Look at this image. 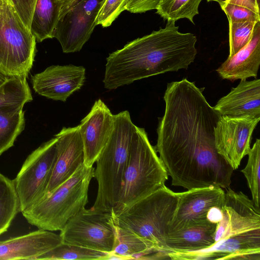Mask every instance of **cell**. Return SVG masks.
<instances>
[{"label":"cell","mask_w":260,"mask_h":260,"mask_svg":"<svg viewBox=\"0 0 260 260\" xmlns=\"http://www.w3.org/2000/svg\"><path fill=\"white\" fill-rule=\"evenodd\" d=\"M221 208L214 207L211 208L208 212L207 218L211 222L217 223L222 218Z\"/></svg>","instance_id":"obj_35"},{"label":"cell","mask_w":260,"mask_h":260,"mask_svg":"<svg viewBox=\"0 0 260 260\" xmlns=\"http://www.w3.org/2000/svg\"><path fill=\"white\" fill-rule=\"evenodd\" d=\"M127 0H105L97 18V24L106 27L110 26L123 11Z\"/></svg>","instance_id":"obj_32"},{"label":"cell","mask_w":260,"mask_h":260,"mask_svg":"<svg viewBox=\"0 0 260 260\" xmlns=\"http://www.w3.org/2000/svg\"><path fill=\"white\" fill-rule=\"evenodd\" d=\"M186 78L168 83L155 146L172 185L187 190L230 187L234 170L217 152L214 129L221 117Z\"/></svg>","instance_id":"obj_1"},{"label":"cell","mask_w":260,"mask_h":260,"mask_svg":"<svg viewBox=\"0 0 260 260\" xmlns=\"http://www.w3.org/2000/svg\"><path fill=\"white\" fill-rule=\"evenodd\" d=\"M20 212L14 180L0 173V236L7 231Z\"/></svg>","instance_id":"obj_25"},{"label":"cell","mask_w":260,"mask_h":260,"mask_svg":"<svg viewBox=\"0 0 260 260\" xmlns=\"http://www.w3.org/2000/svg\"><path fill=\"white\" fill-rule=\"evenodd\" d=\"M114 115L113 131L95 161L93 177L98 182V187L92 207L107 212L114 209L118 200L135 126L128 111Z\"/></svg>","instance_id":"obj_4"},{"label":"cell","mask_w":260,"mask_h":260,"mask_svg":"<svg viewBox=\"0 0 260 260\" xmlns=\"http://www.w3.org/2000/svg\"><path fill=\"white\" fill-rule=\"evenodd\" d=\"M110 257V254L105 252L63 242L37 259L104 260L109 259Z\"/></svg>","instance_id":"obj_26"},{"label":"cell","mask_w":260,"mask_h":260,"mask_svg":"<svg viewBox=\"0 0 260 260\" xmlns=\"http://www.w3.org/2000/svg\"><path fill=\"white\" fill-rule=\"evenodd\" d=\"M85 81V69L72 64L54 65L31 76L35 91L55 101L66 102L80 89Z\"/></svg>","instance_id":"obj_16"},{"label":"cell","mask_w":260,"mask_h":260,"mask_svg":"<svg viewBox=\"0 0 260 260\" xmlns=\"http://www.w3.org/2000/svg\"><path fill=\"white\" fill-rule=\"evenodd\" d=\"M260 64V21H257L249 43L217 69L223 79L234 81L256 77Z\"/></svg>","instance_id":"obj_20"},{"label":"cell","mask_w":260,"mask_h":260,"mask_svg":"<svg viewBox=\"0 0 260 260\" xmlns=\"http://www.w3.org/2000/svg\"><path fill=\"white\" fill-rule=\"evenodd\" d=\"M55 136L57 137L56 160L49 183L41 200L68 180L84 164L83 145L78 126L63 127Z\"/></svg>","instance_id":"obj_17"},{"label":"cell","mask_w":260,"mask_h":260,"mask_svg":"<svg viewBox=\"0 0 260 260\" xmlns=\"http://www.w3.org/2000/svg\"><path fill=\"white\" fill-rule=\"evenodd\" d=\"M175 22L137 38L106 58L104 87L113 90L135 81L187 69L197 54V37L179 31Z\"/></svg>","instance_id":"obj_2"},{"label":"cell","mask_w":260,"mask_h":260,"mask_svg":"<svg viewBox=\"0 0 260 260\" xmlns=\"http://www.w3.org/2000/svg\"><path fill=\"white\" fill-rule=\"evenodd\" d=\"M82 0H60L61 10L59 19Z\"/></svg>","instance_id":"obj_36"},{"label":"cell","mask_w":260,"mask_h":260,"mask_svg":"<svg viewBox=\"0 0 260 260\" xmlns=\"http://www.w3.org/2000/svg\"><path fill=\"white\" fill-rule=\"evenodd\" d=\"M23 109L0 113V156L14 145L25 125Z\"/></svg>","instance_id":"obj_28"},{"label":"cell","mask_w":260,"mask_h":260,"mask_svg":"<svg viewBox=\"0 0 260 260\" xmlns=\"http://www.w3.org/2000/svg\"><path fill=\"white\" fill-rule=\"evenodd\" d=\"M248 159L245 167L241 170L245 176L250 190L252 202L259 208L260 180V140L256 139L248 154Z\"/></svg>","instance_id":"obj_29"},{"label":"cell","mask_w":260,"mask_h":260,"mask_svg":"<svg viewBox=\"0 0 260 260\" xmlns=\"http://www.w3.org/2000/svg\"><path fill=\"white\" fill-rule=\"evenodd\" d=\"M94 171L93 167L82 165L47 197L22 212L23 216L38 229L61 231L88 203V188Z\"/></svg>","instance_id":"obj_6"},{"label":"cell","mask_w":260,"mask_h":260,"mask_svg":"<svg viewBox=\"0 0 260 260\" xmlns=\"http://www.w3.org/2000/svg\"><path fill=\"white\" fill-rule=\"evenodd\" d=\"M57 141L55 136L32 151L13 180L20 212L37 203L44 196L56 160Z\"/></svg>","instance_id":"obj_8"},{"label":"cell","mask_w":260,"mask_h":260,"mask_svg":"<svg viewBox=\"0 0 260 260\" xmlns=\"http://www.w3.org/2000/svg\"><path fill=\"white\" fill-rule=\"evenodd\" d=\"M60 10V0H37L30 28L37 42L53 38Z\"/></svg>","instance_id":"obj_23"},{"label":"cell","mask_w":260,"mask_h":260,"mask_svg":"<svg viewBox=\"0 0 260 260\" xmlns=\"http://www.w3.org/2000/svg\"><path fill=\"white\" fill-rule=\"evenodd\" d=\"M213 108L221 116L260 118V80H241Z\"/></svg>","instance_id":"obj_19"},{"label":"cell","mask_w":260,"mask_h":260,"mask_svg":"<svg viewBox=\"0 0 260 260\" xmlns=\"http://www.w3.org/2000/svg\"><path fill=\"white\" fill-rule=\"evenodd\" d=\"M9 1L14 6L24 24L30 29L37 0H9Z\"/></svg>","instance_id":"obj_33"},{"label":"cell","mask_w":260,"mask_h":260,"mask_svg":"<svg viewBox=\"0 0 260 260\" xmlns=\"http://www.w3.org/2000/svg\"><path fill=\"white\" fill-rule=\"evenodd\" d=\"M260 118L221 116L214 129L217 152L235 170L250 149L253 132Z\"/></svg>","instance_id":"obj_12"},{"label":"cell","mask_w":260,"mask_h":260,"mask_svg":"<svg viewBox=\"0 0 260 260\" xmlns=\"http://www.w3.org/2000/svg\"><path fill=\"white\" fill-rule=\"evenodd\" d=\"M115 115L101 100L95 101L78 125L84 149V165L93 167L113 131Z\"/></svg>","instance_id":"obj_15"},{"label":"cell","mask_w":260,"mask_h":260,"mask_svg":"<svg viewBox=\"0 0 260 260\" xmlns=\"http://www.w3.org/2000/svg\"><path fill=\"white\" fill-rule=\"evenodd\" d=\"M224 196L222 188L214 186L178 193V203L168 226V234L208 222V211L214 207L221 208Z\"/></svg>","instance_id":"obj_11"},{"label":"cell","mask_w":260,"mask_h":260,"mask_svg":"<svg viewBox=\"0 0 260 260\" xmlns=\"http://www.w3.org/2000/svg\"><path fill=\"white\" fill-rule=\"evenodd\" d=\"M63 243L110 254L115 241V224L111 212L85 207L72 217L60 231Z\"/></svg>","instance_id":"obj_9"},{"label":"cell","mask_w":260,"mask_h":260,"mask_svg":"<svg viewBox=\"0 0 260 260\" xmlns=\"http://www.w3.org/2000/svg\"><path fill=\"white\" fill-rule=\"evenodd\" d=\"M167 255L172 260H260V229L220 240L205 249L171 251Z\"/></svg>","instance_id":"obj_13"},{"label":"cell","mask_w":260,"mask_h":260,"mask_svg":"<svg viewBox=\"0 0 260 260\" xmlns=\"http://www.w3.org/2000/svg\"><path fill=\"white\" fill-rule=\"evenodd\" d=\"M216 223L208 221L168 234L165 242L167 253L171 251L197 250L207 248L215 243Z\"/></svg>","instance_id":"obj_21"},{"label":"cell","mask_w":260,"mask_h":260,"mask_svg":"<svg viewBox=\"0 0 260 260\" xmlns=\"http://www.w3.org/2000/svg\"><path fill=\"white\" fill-rule=\"evenodd\" d=\"M105 0H82L58 20L53 38L60 43L64 53L81 50L97 24Z\"/></svg>","instance_id":"obj_10"},{"label":"cell","mask_w":260,"mask_h":260,"mask_svg":"<svg viewBox=\"0 0 260 260\" xmlns=\"http://www.w3.org/2000/svg\"><path fill=\"white\" fill-rule=\"evenodd\" d=\"M32 99L26 78L8 77L0 86V113L23 109Z\"/></svg>","instance_id":"obj_24"},{"label":"cell","mask_w":260,"mask_h":260,"mask_svg":"<svg viewBox=\"0 0 260 260\" xmlns=\"http://www.w3.org/2000/svg\"><path fill=\"white\" fill-rule=\"evenodd\" d=\"M168 176L145 129L135 125L118 200L112 212L115 215L119 214L149 195L165 185Z\"/></svg>","instance_id":"obj_3"},{"label":"cell","mask_w":260,"mask_h":260,"mask_svg":"<svg viewBox=\"0 0 260 260\" xmlns=\"http://www.w3.org/2000/svg\"><path fill=\"white\" fill-rule=\"evenodd\" d=\"M202 0H160L156 13L164 20L176 22L186 18L194 23L193 18L199 14V7Z\"/></svg>","instance_id":"obj_27"},{"label":"cell","mask_w":260,"mask_h":260,"mask_svg":"<svg viewBox=\"0 0 260 260\" xmlns=\"http://www.w3.org/2000/svg\"><path fill=\"white\" fill-rule=\"evenodd\" d=\"M63 243L60 235L39 229L0 241V260L36 259Z\"/></svg>","instance_id":"obj_18"},{"label":"cell","mask_w":260,"mask_h":260,"mask_svg":"<svg viewBox=\"0 0 260 260\" xmlns=\"http://www.w3.org/2000/svg\"><path fill=\"white\" fill-rule=\"evenodd\" d=\"M178 193L164 185L118 214L112 212L116 225L151 243L157 252L167 254L168 226L176 210Z\"/></svg>","instance_id":"obj_5"},{"label":"cell","mask_w":260,"mask_h":260,"mask_svg":"<svg viewBox=\"0 0 260 260\" xmlns=\"http://www.w3.org/2000/svg\"><path fill=\"white\" fill-rule=\"evenodd\" d=\"M208 2H216L218 3L219 5L223 4L226 0H207ZM248 1L253 4L259 7L260 6V0H247Z\"/></svg>","instance_id":"obj_37"},{"label":"cell","mask_w":260,"mask_h":260,"mask_svg":"<svg viewBox=\"0 0 260 260\" xmlns=\"http://www.w3.org/2000/svg\"><path fill=\"white\" fill-rule=\"evenodd\" d=\"M257 22L245 21L229 22V56L234 55L249 43Z\"/></svg>","instance_id":"obj_31"},{"label":"cell","mask_w":260,"mask_h":260,"mask_svg":"<svg viewBox=\"0 0 260 260\" xmlns=\"http://www.w3.org/2000/svg\"><path fill=\"white\" fill-rule=\"evenodd\" d=\"M160 0H127L126 10L133 13H142L156 9Z\"/></svg>","instance_id":"obj_34"},{"label":"cell","mask_w":260,"mask_h":260,"mask_svg":"<svg viewBox=\"0 0 260 260\" xmlns=\"http://www.w3.org/2000/svg\"><path fill=\"white\" fill-rule=\"evenodd\" d=\"M229 22L260 21L259 7L247 0H226L220 5Z\"/></svg>","instance_id":"obj_30"},{"label":"cell","mask_w":260,"mask_h":260,"mask_svg":"<svg viewBox=\"0 0 260 260\" xmlns=\"http://www.w3.org/2000/svg\"><path fill=\"white\" fill-rule=\"evenodd\" d=\"M36 43L9 0H0V73L27 78L37 51Z\"/></svg>","instance_id":"obj_7"},{"label":"cell","mask_w":260,"mask_h":260,"mask_svg":"<svg viewBox=\"0 0 260 260\" xmlns=\"http://www.w3.org/2000/svg\"><path fill=\"white\" fill-rule=\"evenodd\" d=\"M115 229V244L109 259H144L157 252L151 243L133 232L116 224Z\"/></svg>","instance_id":"obj_22"},{"label":"cell","mask_w":260,"mask_h":260,"mask_svg":"<svg viewBox=\"0 0 260 260\" xmlns=\"http://www.w3.org/2000/svg\"><path fill=\"white\" fill-rule=\"evenodd\" d=\"M226 189L221 207L222 218L216 223L215 243L260 229L259 208L242 192H236L230 187Z\"/></svg>","instance_id":"obj_14"},{"label":"cell","mask_w":260,"mask_h":260,"mask_svg":"<svg viewBox=\"0 0 260 260\" xmlns=\"http://www.w3.org/2000/svg\"><path fill=\"white\" fill-rule=\"evenodd\" d=\"M8 77L0 73V86L6 81Z\"/></svg>","instance_id":"obj_38"}]
</instances>
